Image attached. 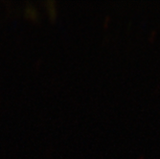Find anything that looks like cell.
<instances>
[{
	"label": "cell",
	"instance_id": "7a4b0ae2",
	"mask_svg": "<svg viewBox=\"0 0 160 159\" xmlns=\"http://www.w3.org/2000/svg\"><path fill=\"white\" fill-rule=\"evenodd\" d=\"M55 2L54 1H47L46 2V6L48 8V12L51 18H55L56 17V7H55Z\"/></svg>",
	"mask_w": 160,
	"mask_h": 159
},
{
	"label": "cell",
	"instance_id": "6da1fadb",
	"mask_svg": "<svg viewBox=\"0 0 160 159\" xmlns=\"http://www.w3.org/2000/svg\"><path fill=\"white\" fill-rule=\"evenodd\" d=\"M25 14H26V17H30L33 20L37 19L38 17V11H37V9L32 4L26 6V8H25Z\"/></svg>",
	"mask_w": 160,
	"mask_h": 159
}]
</instances>
